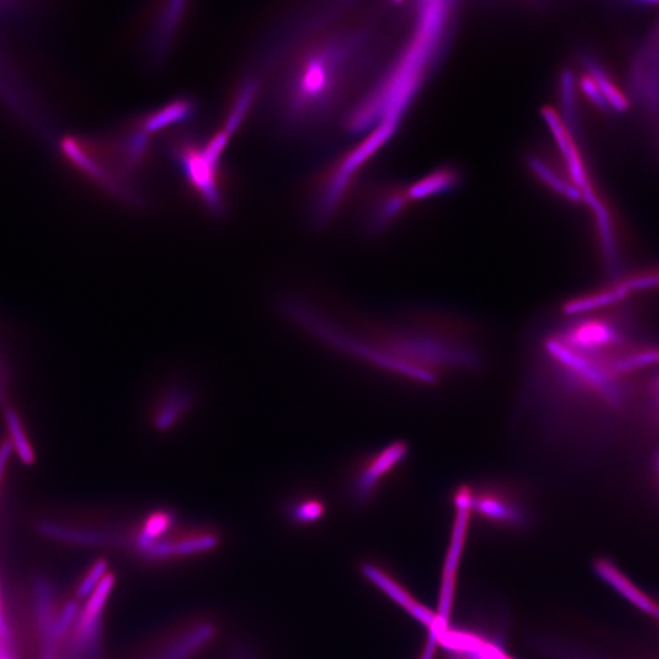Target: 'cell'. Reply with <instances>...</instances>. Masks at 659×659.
Here are the masks:
<instances>
[{"label": "cell", "instance_id": "obj_2", "mask_svg": "<svg viewBox=\"0 0 659 659\" xmlns=\"http://www.w3.org/2000/svg\"><path fill=\"white\" fill-rule=\"evenodd\" d=\"M298 324L339 350L420 385L434 386L447 375L470 373L483 364L469 326L441 315L396 321L367 337L336 330L307 310Z\"/></svg>", "mask_w": 659, "mask_h": 659}, {"label": "cell", "instance_id": "obj_12", "mask_svg": "<svg viewBox=\"0 0 659 659\" xmlns=\"http://www.w3.org/2000/svg\"><path fill=\"white\" fill-rule=\"evenodd\" d=\"M629 292L625 282H622L620 285L609 287V289L594 293V295L575 297L572 301L564 303L562 312L564 315H569V317L594 312V310L607 307L609 304L622 301L629 295Z\"/></svg>", "mask_w": 659, "mask_h": 659}, {"label": "cell", "instance_id": "obj_15", "mask_svg": "<svg viewBox=\"0 0 659 659\" xmlns=\"http://www.w3.org/2000/svg\"><path fill=\"white\" fill-rule=\"evenodd\" d=\"M325 513L324 503L315 498H303L291 503L287 508V514L293 523L308 525L317 522Z\"/></svg>", "mask_w": 659, "mask_h": 659}, {"label": "cell", "instance_id": "obj_3", "mask_svg": "<svg viewBox=\"0 0 659 659\" xmlns=\"http://www.w3.org/2000/svg\"><path fill=\"white\" fill-rule=\"evenodd\" d=\"M452 10L448 3H425L418 10L412 40L403 49L379 85L351 110L346 129L363 132L381 121L400 123L404 110L419 90L434 62L450 25Z\"/></svg>", "mask_w": 659, "mask_h": 659}, {"label": "cell", "instance_id": "obj_13", "mask_svg": "<svg viewBox=\"0 0 659 659\" xmlns=\"http://www.w3.org/2000/svg\"><path fill=\"white\" fill-rule=\"evenodd\" d=\"M258 93L259 85L257 80L247 79L243 81L240 87L237 88L234 102H232L225 124L221 130H224L230 136L236 134L249 112H251Z\"/></svg>", "mask_w": 659, "mask_h": 659}, {"label": "cell", "instance_id": "obj_10", "mask_svg": "<svg viewBox=\"0 0 659 659\" xmlns=\"http://www.w3.org/2000/svg\"><path fill=\"white\" fill-rule=\"evenodd\" d=\"M196 112V104L190 98H176L152 110L137 120L138 125L149 135L155 134L166 127L174 126L191 119Z\"/></svg>", "mask_w": 659, "mask_h": 659}, {"label": "cell", "instance_id": "obj_11", "mask_svg": "<svg viewBox=\"0 0 659 659\" xmlns=\"http://www.w3.org/2000/svg\"><path fill=\"white\" fill-rule=\"evenodd\" d=\"M461 180L459 171L450 166H441L433 173L415 181L407 187L408 196L412 202L423 201V199L440 196L442 193L450 192L457 187Z\"/></svg>", "mask_w": 659, "mask_h": 659}, {"label": "cell", "instance_id": "obj_17", "mask_svg": "<svg viewBox=\"0 0 659 659\" xmlns=\"http://www.w3.org/2000/svg\"><path fill=\"white\" fill-rule=\"evenodd\" d=\"M472 655H474L476 659H512L509 658L501 649H498L497 646L487 644V642H485L483 649H481L478 653H472Z\"/></svg>", "mask_w": 659, "mask_h": 659}, {"label": "cell", "instance_id": "obj_9", "mask_svg": "<svg viewBox=\"0 0 659 659\" xmlns=\"http://www.w3.org/2000/svg\"><path fill=\"white\" fill-rule=\"evenodd\" d=\"M363 573L365 577L370 581H373L375 585H378L382 591L386 592V594L392 598V600H395L398 605H401L407 612L411 613L412 616L419 620L420 623H423L425 627L430 629L433 627L437 618L436 614L423 605H420V603L415 601L408 592L404 591L402 587L398 586L395 581L387 577V575L382 573L381 570L374 566H364Z\"/></svg>", "mask_w": 659, "mask_h": 659}, {"label": "cell", "instance_id": "obj_14", "mask_svg": "<svg viewBox=\"0 0 659 659\" xmlns=\"http://www.w3.org/2000/svg\"><path fill=\"white\" fill-rule=\"evenodd\" d=\"M530 168L542 182H545L552 190L561 193L562 196L572 199V201H580L583 198L578 188L564 180L557 170L552 169L547 160L540 157L531 158Z\"/></svg>", "mask_w": 659, "mask_h": 659}, {"label": "cell", "instance_id": "obj_7", "mask_svg": "<svg viewBox=\"0 0 659 659\" xmlns=\"http://www.w3.org/2000/svg\"><path fill=\"white\" fill-rule=\"evenodd\" d=\"M470 507L484 515L485 518L496 520V522L522 524L525 519L512 496L506 494L501 487H485V490L476 495L472 490Z\"/></svg>", "mask_w": 659, "mask_h": 659}, {"label": "cell", "instance_id": "obj_16", "mask_svg": "<svg viewBox=\"0 0 659 659\" xmlns=\"http://www.w3.org/2000/svg\"><path fill=\"white\" fill-rule=\"evenodd\" d=\"M439 642L442 646L453 651L478 653L485 642L479 636L465 633H446L441 636Z\"/></svg>", "mask_w": 659, "mask_h": 659}, {"label": "cell", "instance_id": "obj_5", "mask_svg": "<svg viewBox=\"0 0 659 659\" xmlns=\"http://www.w3.org/2000/svg\"><path fill=\"white\" fill-rule=\"evenodd\" d=\"M411 452L407 441L387 443L380 450L368 454L358 464L352 480V494L359 503L368 501L387 476L406 461Z\"/></svg>", "mask_w": 659, "mask_h": 659}, {"label": "cell", "instance_id": "obj_18", "mask_svg": "<svg viewBox=\"0 0 659 659\" xmlns=\"http://www.w3.org/2000/svg\"><path fill=\"white\" fill-rule=\"evenodd\" d=\"M658 467H659V462H658Z\"/></svg>", "mask_w": 659, "mask_h": 659}, {"label": "cell", "instance_id": "obj_1", "mask_svg": "<svg viewBox=\"0 0 659 659\" xmlns=\"http://www.w3.org/2000/svg\"><path fill=\"white\" fill-rule=\"evenodd\" d=\"M340 10L299 15L282 42L275 112L290 134L310 132L334 114L373 57L368 25L341 24Z\"/></svg>", "mask_w": 659, "mask_h": 659}, {"label": "cell", "instance_id": "obj_6", "mask_svg": "<svg viewBox=\"0 0 659 659\" xmlns=\"http://www.w3.org/2000/svg\"><path fill=\"white\" fill-rule=\"evenodd\" d=\"M188 4L182 2L162 4L154 11L149 30L148 53L155 64L163 63L173 48L185 24Z\"/></svg>", "mask_w": 659, "mask_h": 659}, {"label": "cell", "instance_id": "obj_4", "mask_svg": "<svg viewBox=\"0 0 659 659\" xmlns=\"http://www.w3.org/2000/svg\"><path fill=\"white\" fill-rule=\"evenodd\" d=\"M187 185L201 199L209 213L221 215L225 212L223 168L204 151L203 143L195 138H176L170 146Z\"/></svg>", "mask_w": 659, "mask_h": 659}, {"label": "cell", "instance_id": "obj_8", "mask_svg": "<svg viewBox=\"0 0 659 659\" xmlns=\"http://www.w3.org/2000/svg\"><path fill=\"white\" fill-rule=\"evenodd\" d=\"M407 187L389 186L376 195L369 215V226L374 232L390 227L393 221L400 219L404 210L411 204Z\"/></svg>", "mask_w": 659, "mask_h": 659}]
</instances>
